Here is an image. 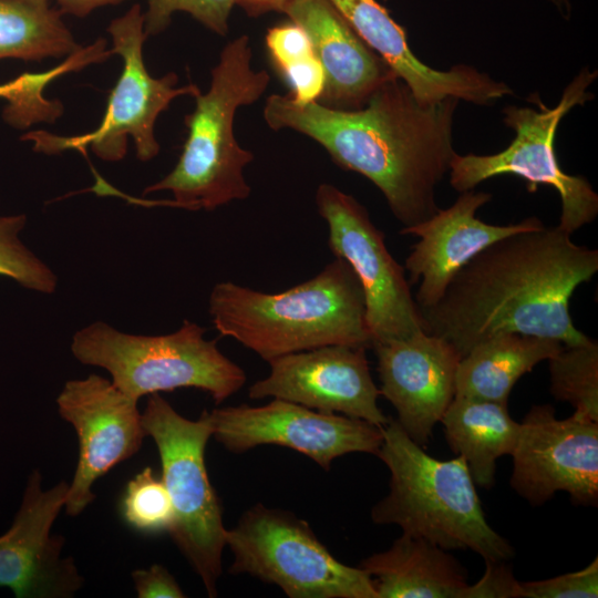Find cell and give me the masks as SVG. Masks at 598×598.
Instances as JSON below:
<instances>
[{"label": "cell", "instance_id": "cell-28", "mask_svg": "<svg viewBox=\"0 0 598 598\" xmlns=\"http://www.w3.org/2000/svg\"><path fill=\"white\" fill-rule=\"evenodd\" d=\"M121 513L132 528L144 534L169 533L175 518L169 494L151 467L143 468L127 483Z\"/></svg>", "mask_w": 598, "mask_h": 598}, {"label": "cell", "instance_id": "cell-23", "mask_svg": "<svg viewBox=\"0 0 598 598\" xmlns=\"http://www.w3.org/2000/svg\"><path fill=\"white\" fill-rule=\"evenodd\" d=\"M440 423L451 450L464 458L475 485L491 488L496 462L514 451L520 424L507 403L455 396Z\"/></svg>", "mask_w": 598, "mask_h": 598}, {"label": "cell", "instance_id": "cell-31", "mask_svg": "<svg viewBox=\"0 0 598 598\" xmlns=\"http://www.w3.org/2000/svg\"><path fill=\"white\" fill-rule=\"evenodd\" d=\"M598 597L597 557L580 570L548 579L520 582V598Z\"/></svg>", "mask_w": 598, "mask_h": 598}, {"label": "cell", "instance_id": "cell-32", "mask_svg": "<svg viewBox=\"0 0 598 598\" xmlns=\"http://www.w3.org/2000/svg\"><path fill=\"white\" fill-rule=\"evenodd\" d=\"M507 560H486L482 578L466 587L463 598H520V582Z\"/></svg>", "mask_w": 598, "mask_h": 598}, {"label": "cell", "instance_id": "cell-35", "mask_svg": "<svg viewBox=\"0 0 598 598\" xmlns=\"http://www.w3.org/2000/svg\"><path fill=\"white\" fill-rule=\"evenodd\" d=\"M288 0H236V4L251 17H258L270 11L281 12Z\"/></svg>", "mask_w": 598, "mask_h": 598}, {"label": "cell", "instance_id": "cell-16", "mask_svg": "<svg viewBox=\"0 0 598 598\" xmlns=\"http://www.w3.org/2000/svg\"><path fill=\"white\" fill-rule=\"evenodd\" d=\"M68 489L64 481L42 489L34 470L11 527L0 536V587L17 598H69L83 586L73 559L61 557L64 539L51 535Z\"/></svg>", "mask_w": 598, "mask_h": 598}, {"label": "cell", "instance_id": "cell-5", "mask_svg": "<svg viewBox=\"0 0 598 598\" xmlns=\"http://www.w3.org/2000/svg\"><path fill=\"white\" fill-rule=\"evenodd\" d=\"M210 75L209 89L194 96L195 109L185 116L187 137L177 164L144 190L171 192L174 207L213 210L250 195L244 169L255 156L239 145L234 121L240 106L254 104L262 96L270 76L266 70L251 68V47L246 34L223 48Z\"/></svg>", "mask_w": 598, "mask_h": 598}, {"label": "cell", "instance_id": "cell-15", "mask_svg": "<svg viewBox=\"0 0 598 598\" xmlns=\"http://www.w3.org/2000/svg\"><path fill=\"white\" fill-rule=\"evenodd\" d=\"M367 348L333 344L270 360L269 374L248 389L250 399H280L306 408L360 419L382 427Z\"/></svg>", "mask_w": 598, "mask_h": 598}, {"label": "cell", "instance_id": "cell-33", "mask_svg": "<svg viewBox=\"0 0 598 598\" xmlns=\"http://www.w3.org/2000/svg\"><path fill=\"white\" fill-rule=\"evenodd\" d=\"M140 598H183L186 597L174 576L161 565L132 573Z\"/></svg>", "mask_w": 598, "mask_h": 598}, {"label": "cell", "instance_id": "cell-27", "mask_svg": "<svg viewBox=\"0 0 598 598\" xmlns=\"http://www.w3.org/2000/svg\"><path fill=\"white\" fill-rule=\"evenodd\" d=\"M75 69V62L66 59L49 71L23 73L0 84V99L8 102L3 109L4 121L16 128H27L39 122H54L63 112L62 104L56 100L45 99L43 90L55 78Z\"/></svg>", "mask_w": 598, "mask_h": 598}, {"label": "cell", "instance_id": "cell-34", "mask_svg": "<svg viewBox=\"0 0 598 598\" xmlns=\"http://www.w3.org/2000/svg\"><path fill=\"white\" fill-rule=\"evenodd\" d=\"M59 4L61 13H68L75 17H85L93 10L117 4L125 0H54Z\"/></svg>", "mask_w": 598, "mask_h": 598}, {"label": "cell", "instance_id": "cell-37", "mask_svg": "<svg viewBox=\"0 0 598 598\" xmlns=\"http://www.w3.org/2000/svg\"><path fill=\"white\" fill-rule=\"evenodd\" d=\"M29 1H49V0H29Z\"/></svg>", "mask_w": 598, "mask_h": 598}, {"label": "cell", "instance_id": "cell-22", "mask_svg": "<svg viewBox=\"0 0 598 598\" xmlns=\"http://www.w3.org/2000/svg\"><path fill=\"white\" fill-rule=\"evenodd\" d=\"M556 339L520 333L494 336L458 362L455 396L507 403L516 382L563 349Z\"/></svg>", "mask_w": 598, "mask_h": 598}, {"label": "cell", "instance_id": "cell-30", "mask_svg": "<svg viewBox=\"0 0 598 598\" xmlns=\"http://www.w3.org/2000/svg\"><path fill=\"white\" fill-rule=\"evenodd\" d=\"M144 16L146 35H156L167 29L172 16L182 11L219 35L229 30L230 12L236 0H146Z\"/></svg>", "mask_w": 598, "mask_h": 598}, {"label": "cell", "instance_id": "cell-7", "mask_svg": "<svg viewBox=\"0 0 598 598\" xmlns=\"http://www.w3.org/2000/svg\"><path fill=\"white\" fill-rule=\"evenodd\" d=\"M596 78L597 71L582 68L554 107H548L538 93H530L527 99L537 109L504 107L503 122L515 134L511 144L491 155L456 154L448 171L450 185L463 193L492 177L515 175L525 179L529 193H535L539 185L556 189L561 202L557 227L563 231L571 235L592 223L598 215V195L584 176L569 175L561 169L554 141L563 117L594 99L588 89Z\"/></svg>", "mask_w": 598, "mask_h": 598}, {"label": "cell", "instance_id": "cell-3", "mask_svg": "<svg viewBox=\"0 0 598 598\" xmlns=\"http://www.w3.org/2000/svg\"><path fill=\"white\" fill-rule=\"evenodd\" d=\"M208 308L221 336L267 362L324 346H372L362 288L349 264L338 257L313 278L277 293L218 282Z\"/></svg>", "mask_w": 598, "mask_h": 598}, {"label": "cell", "instance_id": "cell-1", "mask_svg": "<svg viewBox=\"0 0 598 598\" xmlns=\"http://www.w3.org/2000/svg\"><path fill=\"white\" fill-rule=\"evenodd\" d=\"M458 103L452 96L422 103L393 75L359 110L301 104L290 94L275 93L266 100L264 118L274 131L289 128L310 137L336 165L368 178L406 228L440 209L436 187L457 154L453 122Z\"/></svg>", "mask_w": 598, "mask_h": 598}, {"label": "cell", "instance_id": "cell-24", "mask_svg": "<svg viewBox=\"0 0 598 598\" xmlns=\"http://www.w3.org/2000/svg\"><path fill=\"white\" fill-rule=\"evenodd\" d=\"M49 1L0 0V60L70 56L81 47Z\"/></svg>", "mask_w": 598, "mask_h": 598}, {"label": "cell", "instance_id": "cell-9", "mask_svg": "<svg viewBox=\"0 0 598 598\" xmlns=\"http://www.w3.org/2000/svg\"><path fill=\"white\" fill-rule=\"evenodd\" d=\"M229 574L279 587L290 598H378L360 566L339 561L309 524L290 512L256 504L226 533Z\"/></svg>", "mask_w": 598, "mask_h": 598}, {"label": "cell", "instance_id": "cell-29", "mask_svg": "<svg viewBox=\"0 0 598 598\" xmlns=\"http://www.w3.org/2000/svg\"><path fill=\"white\" fill-rule=\"evenodd\" d=\"M25 221L24 215H0V276L27 289L51 293L56 288V276L19 237Z\"/></svg>", "mask_w": 598, "mask_h": 598}, {"label": "cell", "instance_id": "cell-13", "mask_svg": "<svg viewBox=\"0 0 598 598\" xmlns=\"http://www.w3.org/2000/svg\"><path fill=\"white\" fill-rule=\"evenodd\" d=\"M511 486L532 505L566 492L575 505L598 504V421L574 412L557 419L550 404L533 405L519 423Z\"/></svg>", "mask_w": 598, "mask_h": 598}, {"label": "cell", "instance_id": "cell-8", "mask_svg": "<svg viewBox=\"0 0 598 598\" xmlns=\"http://www.w3.org/2000/svg\"><path fill=\"white\" fill-rule=\"evenodd\" d=\"M142 422L146 435L157 446L161 478L174 508V524L168 534L200 578L208 596L216 597L227 529L220 499L205 464L212 426L205 411L198 420H188L159 393L150 395Z\"/></svg>", "mask_w": 598, "mask_h": 598}, {"label": "cell", "instance_id": "cell-6", "mask_svg": "<svg viewBox=\"0 0 598 598\" xmlns=\"http://www.w3.org/2000/svg\"><path fill=\"white\" fill-rule=\"evenodd\" d=\"M204 333L205 328L187 320L161 336L124 333L97 321L74 333L71 350L81 363L105 369L113 384L136 401L195 388L219 404L238 392L247 377Z\"/></svg>", "mask_w": 598, "mask_h": 598}, {"label": "cell", "instance_id": "cell-11", "mask_svg": "<svg viewBox=\"0 0 598 598\" xmlns=\"http://www.w3.org/2000/svg\"><path fill=\"white\" fill-rule=\"evenodd\" d=\"M316 205L328 225L331 251L349 264L360 282L372 346L424 331L404 266L388 250L367 208L328 183L318 186Z\"/></svg>", "mask_w": 598, "mask_h": 598}, {"label": "cell", "instance_id": "cell-19", "mask_svg": "<svg viewBox=\"0 0 598 598\" xmlns=\"http://www.w3.org/2000/svg\"><path fill=\"white\" fill-rule=\"evenodd\" d=\"M354 32L380 55L422 103L456 97L491 105L513 90L477 69L457 64L446 71L424 64L412 52L405 30L377 0H329Z\"/></svg>", "mask_w": 598, "mask_h": 598}, {"label": "cell", "instance_id": "cell-10", "mask_svg": "<svg viewBox=\"0 0 598 598\" xmlns=\"http://www.w3.org/2000/svg\"><path fill=\"white\" fill-rule=\"evenodd\" d=\"M113 42L112 54L123 60L122 73L112 89L101 124L81 136L61 137L42 131L30 132L23 140L34 143V151L54 154L69 148L90 146L101 159L116 162L126 154L127 138L134 142L136 156L150 161L159 152L154 134L158 115L181 95L195 96V84L177 86L178 76L169 72L153 78L143 61L142 49L147 38L140 4L132 6L107 27Z\"/></svg>", "mask_w": 598, "mask_h": 598}, {"label": "cell", "instance_id": "cell-17", "mask_svg": "<svg viewBox=\"0 0 598 598\" xmlns=\"http://www.w3.org/2000/svg\"><path fill=\"white\" fill-rule=\"evenodd\" d=\"M383 395L396 411V422L425 446L455 398L461 357L443 338L419 331L408 338L373 344Z\"/></svg>", "mask_w": 598, "mask_h": 598}, {"label": "cell", "instance_id": "cell-18", "mask_svg": "<svg viewBox=\"0 0 598 598\" xmlns=\"http://www.w3.org/2000/svg\"><path fill=\"white\" fill-rule=\"evenodd\" d=\"M491 199L492 194L486 192L471 189L460 193L450 207L400 230L401 235L420 238L404 264L410 285L420 281L414 297L420 310L433 306L456 272L481 250L512 234L545 226L537 217L509 225L484 223L476 217V212Z\"/></svg>", "mask_w": 598, "mask_h": 598}, {"label": "cell", "instance_id": "cell-4", "mask_svg": "<svg viewBox=\"0 0 598 598\" xmlns=\"http://www.w3.org/2000/svg\"><path fill=\"white\" fill-rule=\"evenodd\" d=\"M389 468L388 495L371 509L379 525L424 538L445 550H472L486 560H508L513 546L488 524L464 458L429 455L389 419L375 454Z\"/></svg>", "mask_w": 598, "mask_h": 598}, {"label": "cell", "instance_id": "cell-12", "mask_svg": "<svg viewBox=\"0 0 598 598\" xmlns=\"http://www.w3.org/2000/svg\"><path fill=\"white\" fill-rule=\"evenodd\" d=\"M204 411L213 436L231 453L279 445L306 455L326 471L337 457L349 453L377 454L382 443L380 426L280 399L261 406Z\"/></svg>", "mask_w": 598, "mask_h": 598}, {"label": "cell", "instance_id": "cell-21", "mask_svg": "<svg viewBox=\"0 0 598 598\" xmlns=\"http://www.w3.org/2000/svg\"><path fill=\"white\" fill-rule=\"evenodd\" d=\"M360 567L371 577L378 598H463L468 586L465 569L448 550L404 533Z\"/></svg>", "mask_w": 598, "mask_h": 598}, {"label": "cell", "instance_id": "cell-14", "mask_svg": "<svg viewBox=\"0 0 598 598\" xmlns=\"http://www.w3.org/2000/svg\"><path fill=\"white\" fill-rule=\"evenodd\" d=\"M56 404L79 439V460L64 504L66 513L76 516L95 498V481L136 454L146 433L137 401L97 374L68 381Z\"/></svg>", "mask_w": 598, "mask_h": 598}, {"label": "cell", "instance_id": "cell-36", "mask_svg": "<svg viewBox=\"0 0 598 598\" xmlns=\"http://www.w3.org/2000/svg\"><path fill=\"white\" fill-rule=\"evenodd\" d=\"M560 13L565 14L567 18L570 13V1L569 0H549Z\"/></svg>", "mask_w": 598, "mask_h": 598}, {"label": "cell", "instance_id": "cell-20", "mask_svg": "<svg viewBox=\"0 0 598 598\" xmlns=\"http://www.w3.org/2000/svg\"><path fill=\"white\" fill-rule=\"evenodd\" d=\"M281 12L307 32L324 71L320 104L359 110L383 82L396 75L329 0H288Z\"/></svg>", "mask_w": 598, "mask_h": 598}, {"label": "cell", "instance_id": "cell-25", "mask_svg": "<svg viewBox=\"0 0 598 598\" xmlns=\"http://www.w3.org/2000/svg\"><path fill=\"white\" fill-rule=\"evenodd\" d=\"M275 63L291 86V96L301 104L319 100L324 71L315 55L307 32L290 21L270 28L265 38Z\"/></svg>", "mask_w": 598, "mask_h": 598}, {"label": "cell", "instance_id": "cell-2", "mask_svg": "<svg viewBox=\"0 0 598 598\" xmlns=\"http://www.w3.org/2000/svg\"><path fill=\"white\" fill-rule=\"evenodd\" d=\"M570 236L544 226L494 241L421 310L424 331L446 340L461 359L502 333L551 338L564 346L588 342L571 320L569 300L598 271V250L576 245Z\"/></svg>", "mask_w": 598, "mask_h": 598}, {"label": "cell", "instance_id": "cell-26", "mask_svg": "<svg viewBox=\"0 0 598 598\" xmlns=\"http://www.w3.org/2000/svg\"><path fill=\"white\" fill-rule=\"evenodd\" d=\"M549 362V391L574 412L598 421V343L564 346Z\"/></svg>", "mask_w": 598, "mask_h": 598}]
</instances>
